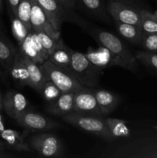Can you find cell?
<instances>
[{
	"mask_svg": "<svg viewBox=\"0 0 157 158\" xmlns=\"http://www.w3.org/2000/svg\"><path fill=\"white\" fill-rule=\"evenodd\" d=\"M88 33L101 46L107 48L123 64V68L132 73H136L139 69L138 60L123 41L113 33L104 29L89 26L87 23L84 28Z\"/></svg>",
	"mask_w": 157,
	"mask_h": 158,
	"instance_id": "6da1fadb",
	"label": "cell"
},
{
	"mask_svg": "<svg viewBox=\"0 0 157 158\" xmlns=\"http://www.w3.org/2000/svg\"><path fill=\"white\" fill-rule=\"evenodd\" d=\"M71 52V69L77 80L86 87H96L99 83L100 77L103 74V69L92 64L84 53L72 49Z\"/></svg>",
	"mask_w": 157,
	"mask_h": 158,
	"instance_id": "7a4b0ae2",
	"label": "cell"
},
{
	"mask_svg": "<svg viewBox=\"0 0 157 158\" xmlns=\"http://www.w3.org/2000/svg\"><path fill=\"white\" fill-rule=\"evenodd\" d=\"M40 66L46 80L53 82L62 93H76L86 88L77 80L71 69L59 67L49 60H46Z\"/></svg>",
	"mask_w": 157,
	"mask_h": 158,
	"instance_id": "3957f363",
	"label": "cell"
},
{
	"mask_svg": "<svg viewBox=\"0 0 157 158\" xmlns=\"http://www.w3.org/2000/svg\"><path fill=\"white\" fill-rule=\"evenodd\" d=\"M63 121L83 131L101 137L103 140L112 141L113 136L109 131L103 117L84 115L72 112L62 117Z\"/></svg>",
	"mask_w": 157,
	"mask_h": 158,
	"instance_id": "277c9868",
	"label": "cell"
},
{
	"mask_svg": "<svg viewBox=\"0 0 157 158\" xmlns=\"http://www.w3.org/2000/svg\"><path fill=\"white\" fill-rule=\"evenodd\" d=\"M37 2L52 26L56 30H61L62 25L65 21L77 23L83 29L87 25V23L79 18L73 11L66 9L57 0H37Z\"/></svg>",
	"mask_w": 157,
	"mask_h": 158,
	"instance_id": "5b68a950",
	"label": "cell"
},
{
	"mask_svg": "<svg viewBox=\"0 0 157 158\" xmlns=\"http://www.w3.org/2000/svg\"><path fill=\"white\" fill-rule=\"evenodd\" d=\"M31 148L43 157H60L62 154V144L59 139L51 133H42L32 136L28 142Z\"/></svg>",
	"mask_w": 157,
	"mask_h": 158,
	"instance_id": "8992f818",
	"label": "cell"
},
{
	"mask_svg": "<svg viewBox=\"0 0 157 158\" xmlns=\"http://www.w3.org/2000/svg\"><path fill=\"white\" fill-rule=\"evenodd\" d=\"M107 10L113 21L135 25L141 27V9L134 5L117 1H109Z\"/></svg>",
	"mask_w": 157,
	"mask_h": 158,
	"instance_id": "52a82bcc",
	"label": "cell"
},
{
	"mask_svg": "<svg viewBox=\"0 0 157 158\" xmlns=\"http://www.w3.org/2000/svg\"><path fill=\"white\" fill-rule=\"evenodd\" d=\"M74 112L84 115L104 117L98 104L93 89L86 87L83 90L75 93Z\"/></svg>",
	"mask_w": 157,
	"mask_h": 158,
	"instance_id": "ba28073f",
	"label": "cell"
},
{
	"mask_svg": "<svg viewBox=\"0 0 157 158\" xmlns=\"http://www.w3.org/2000/svg\"><path fill=\"white\" fill-rule=\"evenodd\" d=\"M15 120L25 129L31 131H46L62 126L58 122L29 110H26Z\"/></svg>",
	"mask_w": 157,
	"mask_h": 158,
	"instance_id": "9c48e42d",
	"label": "cell"
},
{
	"mask_svg": "<svg viewBox=\"0 0 157 158\" xmlns=\"http://www.w3.org/2000/svg\"><path fill=\"white\" fill-rule=\"evenodd\" d=\"M30 23L32 29L35 32L42 31L56 40L61 38V32L54 29L37 0H32Z\"/></svg>",
	"mask_w": 157,
	"mask_h": 158,
	"instance_id": "30bf717a",
	"label": "cell"
},
{
	"mask_svg": "<svg viewBox=\"0 0 157 158\" xmlns=\"http://www.w3.org/2000/svg\"><path fill=\"white\" fill-rule=\"evenodd\" d=\"M85 55L92 64L100 69H103L112 66L123 68L122 62L104 46H99L96 49L89 47Z\"/></svg>",
	"mask_w": 157,
	"mask_h": 158,
	"instance_id": "8fae6325",
	"label": "cell"
},
{
	"mask_svg": "<svg viewBox=\"0 0 157 158\" xmlns=\"http://www.w3.org/2000/svg\"><path fill=\"white\" fill-rule=\"evenodd\" d=\"M0 136L4 140V142L0 141V151L11 150L21 152H30L32 151L29 143L25 141V135L18 131L5 129L0 133Z\"/></svg>",
	"mask_w": 157,
	"mask_h": 158,
	"instance_id": "7c38bea8",
	"label": "cell"
},
{
	"mask_svg": "<svg viewBox=\"0 0 157 158\" xmlns=\"http://www.w3.org/2000/svg\"><path fill=\"white\" fill-rule=\"evenodd\" d=\"M28 102L23 94L8 91L3 97V109L14 120L27 110Z\"/></svg>",
	"mask_w": 157,
	"mask_h": 158,
	"instance_id": "4fadbf2b",
	"label": "cell"
},
{
	"mask_svg": "<svg viewBox=\"0 0 157 158\" xmlns=\"http://www.w3.org/2000/svg\"><path fill=\"white\" fill-rule=\"evenodd\" d=\"M74 97L75 93H62L55 100L49 102L46 111L56 117H63L74 112Z\"/></svg>",
	"mask_w": 157,
	"mask_h": 158,
	"instance_id": "5bb4252c",
	"label": "cell"
},
{
	"mask_svg": "<svg viewBox=\"0 0 157 158\" xmlns=\"http://www.w3.org/2000/svg\"><path fill=\"white\" fill-rule=\"evenodd\" d=\"M77 6L83 9L92 17L110 23L111 16L107 10V6L103 0H75Z\"/></svg>",
	"mask_w": 157,
	"mask_h": 158,
	"instance_id": "9a60e30c",
	"label": "cell"
},
{
	"mask_svg": "<svg viewBox=\"0 0 157 158\" xmlns=\"http://www.w3.org/2000/svg\"><path fill=\"white\" fill-rule=\"evenodd\" d=\"M71 51L72 49L66 46L63 40L60 38L57 42V45L55 49L49 54V60L53 64L59 67L71 69V63H72Z\"/></svg>",
	"mask_w": 157,
	"mask_h": 158,
	"instance_id": "2e32d148",
	"label": "cell"
},
{
	"mask_svg": "<svg viewBox=\"0 0 157 158\" xmlns=\"http://www.w3.org/2000/svg\"><path fill=\"white\" fill-rule=\"evenodd\" d=\"M9 74L12 76L16 85L19 86H29L30 81H29V72H28V69L25 63L22 55L18 49H17Z\"/></svg>",
	"mask_w": 157,
	"mask_h": 158,
	"instance_id": "e0dca14e",
	"label": "cell"
},
{
	"mask_svg": "<svg viewBox=\"0 0 157 158\" xmlns=\"http://www.w3.org/2000/svg\"><path fill=\"white\" fill-rule=\"evenodd\" d=\"M93 93L99 106L105 116L115 110L119 103V97L110 91L103 89H94Z\"/></svg>",
	"mask_w": 157,
	"mask_h": 158,
	"instance_id": "ac0fdd59",
	"label": "cell"
},
{
	"mask_svg": "<svg viewBox=\"0 0 157 158\" xmlns=\"http://www.w3.org/2000/svg\"><path fill=\"white\" fill-rule=\"evenodd\" d=\"M0 32V66L4 69L5 73L10 72L11 67L13 63L17 48L6 38Z\"/></svg>",
	"mask_w": 157,
	"mask_h": 158,
	"instance_id": "d6986e66",
	"label": "cell"
},
{
	"mask_svg": "<svg viewBox=\"0 0 157 158\" xmlns=\"http://www.w3.org/2000/svg\"><path fill=\"white\" fill-rule=\"evenodd\" d=\"M22 56L24 59L25 63L26 65V67L28 69V72H29V81H30L29 86L32 88L34 90L40 93L42 86L46 80V77H45L44 73L42 70L41 66L38 63L29 60V58L24 56L23 55Z\"/></svg>",
	"mask_w": 157,
	"mask_h": 158,
	"instance_id": "ffe728a7",
	"label": "cell"
},
{
	"mask_svg": "<svg viewBox=\"0 0 157 158\" xmlns=\"http://www.w3.org/2000/svg\"><path fill=\"white\" fill-rule=\"evenodd\" d=\"M115 29L119 34L120 36L129 43L135 45H140L143 31L141 27L127 23H119V22L113 21Z\"/></svg>",
	"mask_w": 157,
	"mask_h": 158,
	"instance_id": "44dd1931",
	"label": "cell"
},
{
	"mask_svg": "<svg viewBox=\"0 0 157 158\" xmlns=\"http://www.w3.org/2000/svg\"><path fill=\"white\" fill-rule=\"evenodd\" d=\"M105 120L114 139L130 137L131 131L127 126V121L109 117L106 118Z\"/></svg>",
	"mask_w": 157,
	"mask_h": 158,
	"instance_id": "7402d4cb",
	"label": "cell"
},
{
	"mask_svg": "<svg viewBox=\"0 0 157 158\" xmlns=\"http://www.w3.org/2000/svg\"><path fill=\"white\" fill-rule=\"evenodd\" d=\"M11 19V24H12V32L14 38L18 43V46L23 43L25 39L29 32V29L27 26L18 19V16L14 15L12 12H9Z\"/></svg>",
	"mask_w": 157,
	"mask_h": 158,
	"instance_id": "603a6c76",
	"label": "cell"
},
{
	"mask_svg": "<svg viewBox=\"0 0 157 158\" xmlns=\"http://www.w3.org/2000/svg\"><path fill=\"white\" fill-rule=\"evenodd\" d=\"M18 50L20 51L22 54L24 56L27 57L29 60H32L35 63H38V65L42 64L45 62V60H43L42 57L40 56V54L38 53V51L36 50L35 47H34L33 44H32V41H31L30 36H29V34H28L26 38L25 39V40L23 41V43H22L20 46H18Z\"/></svg>",
	"mask_w": 157,
	"mask_h": 158,
	"instance_id": "cb8c5ba5",
	"label": "cell"
},
{
	"mask_svg": "<svg viewBox=\"0 0 157 158\" xmlns=\"http://www.w3.org/2000/svg\"><path fill=\"white\" fill-rule=\"evenodd\" d=\"M141 29L146 33H157V18L146 9H141Z\"/></svg>",
	"mask_w": 157,
	"mask_h": 158,
	"instance_id": "d4e9b609",
	"label": "cell"
},
{
	"mask_svg": "<svg viewBox=\"0 0 157 158\" xmlns=\"http://www.w3.org/2000/svg\"><path fill=\"white\" fill-rule=\"evenodd\" d=\"M40 94L47 102H52L58 98L62 93L52 81L46 80L42 86Z\"/></svg>",
	"mask_w": 157,
	"mask_h": 158,
	"instance_id": "484cf974",
	"label": "cell"
},
{
	"mask_svg": "<svg viewBox=\"0 0 157 158\" xmlns=\"http://www.w3.org/2000/svg\"><path fill=\"white\" fill-rule=\"evenodd\" d=\"M31 9H32V0H20L17 9V16L27 26L29 30L32 29L30 23Z\"/></svg>",
	"mask_w": 157,
	"mask_h": 158,
	"instance_id": "4316f807",
	"label": "cell"
},
{
	"mask_svg": "<svg viewBox=\"0 0 157 158\" xmlns=\"http://www.w3.org/2000/svg\"><path fill=\"white\" fill-rule=\"evenodd\" d=\"M135 56L140 63L157 72V52L146 50L138 51L135 54Z\"/></svg>",
	"mask_w": 157,
	"mask_h": 158,
	"instance_id": "83f0119b",
	"label": "cell"
},
{
	"mask_svg": "<svg viewBox=\"0 0 157 158\" xmlns=\"http://www.w3.org/2000/svg\"><path fill=\"white\" fill-rule=\"evenodd\" d=\"M139 46L146 51L157 52V33H146L143 32Z\"/></svg>",
	"mask_w": 157,
	"mask_h": 158,
	"instance_id": "f1b7e54d",
	"label": "cell"
},
{
	"mask_svg": "<svg viewBox=\"0 0 157 158\" xmlns=\"http://www.w3.org/2000/svg\"><path fill=\"white\" fill-rule=\"evenodd\" d=\"M36 32L38 34V37H39V40L41 41L43 47L45 48V49L47 51L49 55L56 46L58 40H55V39H53L50 35L46 34V32H42V31H38V32Z\"/></svg>",
	"mask_w": 157,
	"mask_h": 158,
	"instance_id": "f546056e",
	"label": "cell"
},
{
	"mask_svg": "<svg viewBox=\"0 0 157 158\" xmlns=\"http://www.w3.org/2000/svg\"><path fill=\"white\" fill-rule=\"evenodd\" d=\"M29 36H30L31 41H32V44H33L34 47L36 49V50L38 51V53L40 54L42 57L43 60L46 61V60H49V53H48L47 51L45 49V48L43 47L41 41L39 40V37H38V34L35 31L31 29L29 32Z\"/></svg>",
	"mask_w": 157,
	"mask_h": 158,
	"instance_id": "4dcf8cb0",
	"label": "cell"
},
{
	"mask_svg": "<svg viewBox=\"0 0 157 158\" xmlns=\"http://www.w3.org/2000/svg\"><path fill=\"white\" fill-rule=\"evenodd\" d=\"M59 3H61L66 9L72 11L77 6L75 0H57Z\"/></svg>",
	"mask_w": 157,
	"mask_h": 158,
	"instance_id": "1f68e13d",
	"label": "cell"
},
{
	"mask_svg": "<svg viewBox=\"0 0 157 158\" xmlns=\"http://www.w3.org/2000/svg\"><path fill=\"white\" fill-rule=\"evenodd\" d=\"M9 5V12H12L17 16V9H18V4L20 0H7Z\"/></svg>",
	"mask_w": 157,
	"mask_h": 158,
	"instance_id": "d6a6232c",
	"label": "cell"
},
{
	"mask_svg": "<svg viewBox=\"0 0 157 158\" xmlns=\"http://www.w3.org/2000/svg\"><path fill=\"white\" fill-rule=\"evenodd\" d=\"M0 80L3 82H6V74L3 72L1 66H0Z\"/></svg>",
	"mask_w": 157,
	"mask_h": 158,
	"instance_id": "836d02e7",
	"label": "cell"
},
{
	"mask_svg": "<svg viewBox=\"0 0 157 158\" xmlns=\"http://www.w3.org/2000/svg\"><path fill=\"white\" fill-rule=\"evenodd\" d=\"M15 157L14 155L12 154H6L4 151H0V158H6V157Z\"/></svg>",
	"mask_w": 157,
	"mask_h": 158,
	"instance_id": "e575fe53",
	"label": "cell"
},
{
	"mask_svg": "<svg viewBox=\"0 0 157 158\" xmlns=\"http://www.w3.org/2000/svg\"><path fill=\"white\" fill-rule=\"evenodd\" d=\"M6 129L5 128V125L4 123H3V120H2V117L1 114H0V133L2 132L4 130Z\"/></svg>",
	"mask_w": 157,
	"mask_h": 158,
	"instance_id": "d590c367",
	"label": "cell"
},
{
	"mask_svg": "<svg viewBox=\"0 0 157 158\" xmlns=\"http://www.w3.org/2000/svg\"><path fill=\"white\" fill-rule=\"evenodd\" d=\"M109 1H117V2H122L127 3V4L133 5V0H109Z\"/></svg>",
	"mask_w": 157,
	"mask_h": 158,
	"instance_id": "8d00e7d4",
	"label": "cell"
},
{
	"mask_svg": "<svg viewBox=\"0 0 157 158\" xmlns=\"http://www.w3.org/2000/svg\"><path fill=\"white\" fill-rule=\"evenodd\" d=\"M3 108V97L0 92V110Z\"/></svg>",
	"mask_w": 157,
	"mask_h": 158,
	"instance_id": "74e56055",
	"label": "cell"
},
{
	"mask_svg": "<svg viewBox=\"0 0 157 158\" xmlns=\"http://www.w3.org/2000/svg\"><path fill=\"white\" fill-rule=\"evenodd\" d=\"M3 10V4H2V0H0V14L2 13Z\"/></svg>",
	"mask_w": 157,
	"mask_h": 158,
	"instance_id": "f35d334b",
	"label": "cell"
},
{
	"mask_svg": "<svg viewBox=\"0 0 157 158\" xmlns=\"http://www.w3.org/2000/svg\"><path fill=\"white\" fill-rule=\"evenodd\" d=\"M2 31V22L0 21V32Z\"/></svg>",
	"mask_w": 157,
	"mask_h": 158,
	"instance_id": "ab89813d",
	"label": "cell"
},
{
	"mask_svg": "<svg viewBox=\"0 0 157 158\" xmlns=\"http://www.w3.org/2000/svg\"><path fill=\"white\" fill-rule=\"evenodd\" d=\"M152 128H153L154 130H155V131H157V125H155V126H153V127H152Z\"/></svg>",
	"mask_w": 157,
	"mask_h": 158,
	"instance_id": "60d3db41",
	"label": "cell"
},
{
	"mask_svg": "<svg viewBox=\"0 0 157 158\" xmlns=\"http://www.w3.org/2000/svg\"><path fill=\"white\" fill-rule=\"evenodd\" d=\"M154 15H155V17H156V18H157V10H155V12H154Z\"/></svg>",
	"mask_w": 157,
	"mask_h": 158,
	"instance_id": "b9f144b4",
	"label": "cell"
}]
</instances>
